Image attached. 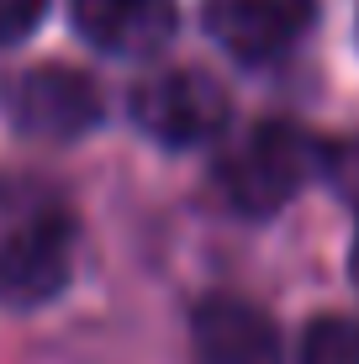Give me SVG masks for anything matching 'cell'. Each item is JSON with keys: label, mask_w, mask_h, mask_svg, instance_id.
<instances>
[{"label": "cell", "mask_w": 359, "mask_h": 364, "mask_svg": "<svg viewBox=\"0 0 359 364\" xmlns=\"http://www.w3.org/2000/svg\"><path fill=\"white\" fill-rule=\"evenodd\" d=\"M74 274V232L64 217H32L0 237V306L37 311L64 296Z\"/></svg>", "instance_id": "4"}, {"label": "cell", "mask_w": 359, "mask_h": 364, "mask_svg": "<svg viewBox=\"0 0 359 364\" xmlns=\"http://www.w3.org/2000/svg\"><path fill=\"white\" fill-rule=\"evenodd\" d=\"M43 11H48V0H0V48L32 37L37 21H43Z\"/></svg>", "instance_id": "9"}, {"label": "cell", "mask_w": 359, "mask_h": 364, "mask_svg": "<svg viewBox=\"0 0 359 364\" xmlns=\"http://www.w3.org/2000/svg\"><path fill=\"white\" fill-rule=\"evenodd\" d=\"M317 0H206V32L238 64H275L306 37Z\"/></svg>", "instance_id": "5"}, {"label": "cell", "mask_w": 359, "mask_h": 364, "mask_svg": "<svg viewBox=\"0 0 359 364\" xmlns=\"http://www.w3.org/2000/svg\"><path fill=\"white\" fill-rule=\"evenodd\" d=\"M349 274H354V285H359V217H354V248H349Z\"/></svg>", "instance_id": "10"}, {"label": "cell", "mask_w": 359, "mask_h": 364, "mask_svg": "<svg viewBox=\"0 0 359 364\" xmlns=\"http://www.w3.org/2000/svg\"><path fill=\"white\" fill-rule=\"evenodd\" d=\"M0 111L16 132L37 143H74L101 127L106 100L90 74L69 64H27L0 80Z\"/></svg>", "instance_id": "1"}, {"label": "cell", "mask_w": 359, "mask_h": 364, "mask_svg": "<svg viewBox=\"0 0 359 364\" xmlns=\"http://www.w3.org/2000/svg\"><path fill=\"white\" fill-rule=\"evenodd\" d=\"M312 174V143L291 122H259V127L222 159L217 185L232 211L243 217H275Z\"/></svg>", "instance_id": "2"}, {"label": "cell", "mask_w": 359, "mask_h": 364, "mask_svg": "<svg viewBox=\"0 0 359 364\" xmlns=\"http://www.w3.org/2000/svg\"><path fill=\"white\" fill-rule=\"evenodd\" d=\"M232 117L227 90L206 69H159L132 90V122L164 148H201L222 137Z\"/></svg>", "instance_id": "3"}, {"label": "cell", "mask_w": 359, "mask_h": 364, "mask_svg": "<svg viewBox=\"0 0 359 364\" xmlns=\"http://www.w3.org/2000/svg\"><path fill=\"white\" fill-rule=\"evenodd\" d=\"M195 364H280V328L243 296H206L191 311Z\"/></svg>", "instance_id": "6"}, {"label": "cell", "mask_w": 359, "mask_h": 364, "mask_svg": "<svg viewBox=\"0 0 359 364\" xmlns=\"http://www.w3.org/2000/svg\"><path fill=\"white\" fill-rule=\"evenodd\" d=\"M74 27L111 58H154L180 27V0H74Z\"/></svg>", "instance_id": "7"}, {"label": "cell", "mask_w": 359, "mask_h": 364, "mask_svg": "<svg viewBox=\"0 0 359 364\" xmlns=\"http://www.w3.org/2000/svg\"><path fill=\"white\" fill-rule=\"evenodd\" d=\"M296 364H359V317H343V311L312 317L296 348Z\"/></svg>", "instance_id": "8"}]
</instances>
